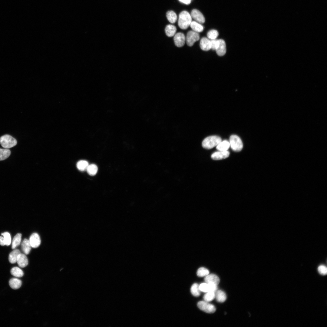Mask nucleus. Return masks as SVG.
Masks as SVG:
<instances>
[{
	"instance_id": "1",
	"label": "nucleus",
	"mask_w": 327,
	"mask_h": 327,
	"mask_svg": "<svg viewBox=\"0 0 327 327\" xmlns=\"http://www.w3.org/2000/svg\"><path fill=\"white\" fill-rule=\"evenodd\" d=\"M191 21L192 17L188 12L183 11L180 13L178 23L179 27L181 29H187L190 26Z\"/></svg>"
},
{
	"instance_id": "2",
	"label": "nucleus",
	"mask_w": 327,
	"mask_h": 327,
	"mask_svg": "<svg viewBox=\"0 0 327 327\" xmlns=\"http://www.w3.org/2000/svg\"><path fill=\"white\" fill-rule=\"evenodd\" d=\"M221 140V139L219 136H210L204 139L202 142V146L206 149H210L216 146Z\"/></svg>"
},
{
	"instance_id": "3",
	"label": "nucleus",
	"mask_w": 327,
	"mask_h": 327,
	"mask_svg": "<svg viewBox=\"0 0 327 327\" xmlns=\"http://www.w3.org/2000/svg\"><path fill=\"white\" fill-rule=\"evenodd\" d=\"M0 144L4 148L8 149L15 146L17 141L11 135L5 134L0 137Z\"/></svg>"
},
{
	"instance_id": "4",
	"label": "nucleus",
	"mask_w": 327,
	"mask_h": 327,
	"mask_svg": "<svg viewBox=\"0 0 327 327\" xmlns=\"http://www.w3.org/2000/svg\"><path fill=\"white\" fill-rule=\"evenodd\" d=\"M229 142L232 149L236 152L240 151L243 148V144L240 138L236 135H231L230 138Z\"/></svg>"
},
{
	"instance_id": "5",
	"label": "nucleus",
	"mask_w": 327,
	"mask_h": 327,
	"mask_svg": "<svg viewBox=\"0 0 327 327\" xmlns=\"http://www.w3.org/2000/svg\"><path fill=\"white\" fill-rule=\"evenodd\" d=\"M197 305L200 309L206 313H212L216 311V308L213 305L205 301H199Z\"/></svg>"
},
{
	"instance_id": "6",
	"label": "nucleus",
	"mask_w": 327,
	"mask_h": 327,
	"mask_svg": "<svg viewBox=\"0 0 327 327\" xmlns=\"http://www.w3.org/2000/svg\"><path fill=\"white\" fill-rule=\"evenodd\" d=\"M200 38V35L198 33L193 31H189L186 38V42L187 45L189 46H192L194 43L198 41Z\"/></svg>"
},
{
	"instance_id": "7",
	"label": "nucleus",
	"mask_w": 327,
	"mask_h": 327,
	"mask_svg": "<svg viewBox=\"0 0 327 327\" xmlns=\"http://www.w3.org/2000/svg\"><path fill=\"white\" fill-rule=\"evenodd\" d=\"M173 40L175 45L178 47H183L186 41L185 35L182 32L176 34L174 36Z\"/></svg>"
},
{
	"instance_id": "8",
	"label": "nucleus",
	"mask_w": 327,
	"mask_h": 327,
	"mask_svg": "<svg viewBox=\"0 0 327 327\" xmlns=\"http://www.w3.org/2000/svg\"><path fill=\"white\" fill-rule=\"evenodd\" d=\"M199 289L200 291L205 292L210 291L215 292L217 290V287L216 285L205 282L200 284L199 285Z\"/></svg>"
},
{
	"instance_id": "9",
	"label": "nucleus",
	"mask_w": 327,
	"mask_h": 327,
	"mask_svg": "<svg viewBox=\"0 0 327 327\" xmlns=\"http://www.w3.org/2000/svg\"><path fill=\"white\" fill-rule=\"evenodd\" d=\"M190 15L196 21L200 24H203L205 22V18L203 14L197 9L192 10Z\"/></svg>"
},
{
	"instance_id": "10",
	"label": "nucleus",
	"mask_w": 327,
	"mask_h": 327,
	"mask_svg": "<svg viewBox=\"0 0 327 327\" xmlns=\"http://www.w3.org/2000/svg\"><path fill=\"white\" fill-rule=\"evenodd\" d=\"M31 247L36 248L40 245L41 240L39 235L37 233H34L30 236L29 240Z\"/></svg>"
},
{
	"instance_id": "11",
	"label": "nucleus",
	"mask_w": 327,
	"mask_h": 327,
	"mask_svg": "<svg viewBox=\"0 0 327 327\" xmlns=\"http://www.w3.org/2000/svg\"><path fill=\"white\" fill-rule=\"evenodd\" d=\"M230 155V152L227 151H219L213 153L211 156V158L214 160H220L228 157Z\"/></svg>"
},
{
	"instance_id": "12",
	"label": "nucleus",
	"mask_w": 327,
	"mask_h": 327,
	"mask_svg": "<svg viewBox=\"0 0 327 327\" xmlns=\"http://www.w3.org/2000/svg\"><path fill=\"white\" fill-rule=\"evenodd\" d=\"M200 46L202 50L208 51L211 49V40L207 38L203 37L200 40Z\"/></svg>"
},
{
	"instance_id": "13",
	"label": "nucleus",
	"mask_w": 327,
	"mask_h": 327,
	"mask_svg": "<svg viewBox=\"0 0 327 327\" xmlns=\"http://www.w3.org/2000/svg\"><path fill=\"white\" fill-rule=\"evenodd\" d=\"M218 47L215 50L217 54L219 56L224 55L226 52V46L225 41L222 39H219Z\"/></svg>"
},
{
	"instance_id": "14",
	"label": "nucleus",
	"mask_w": 327,
	"mask_h": 327,
	"mask_svg": "<svg viewBox=\"0 0 327 327\" xmlns=\"http://www.w3.org/2000/svg\"><path fill=\"white\" fill-rule=\"evenodd\" d=\"M16 262L19 267L24 268L27 266L28 260L25 254L20 253L18 256Z\"/></svg>"
},
{
	"instance_id": "15",
	"label": "nucleus",
	"mask_w": 327,
	"mask_h": 327,
	"mask_svg": "<svg viewBox=\"0 0 327 327\" xmlns=\"http://www.w3.org/2000/svg\"><path fill=\"white\" fill-rule=\"evenodd\" d=\"M204 281L206 283L213 284L217 285L220 282V280L219 277L214 274H208L205 276Z\"/></svg>"
},
{
	"instance_id": "16",
	"label": "nucleus",
	"mask_w": 327,
	"mask_h": 327,
	"mask_svg": "<svg viewBox=\"0 0 327 327\" xmlns=\"http://www.w3.org/2000/svg\"><path fill=\"white\" fill-rule=\"evenodd\" d=\"M31 245L29 240L25 239L21 243V248L22 251L25 254H28L31 249Z\"/></svg>"
},
{
	"instance_id": "17",
	"label": "nucleus",
	"mask_w": 327,
	"mask_h": 327,
	"mask_svg": "<svg viewBox=\"0 0 327 327\" xmlns=\"http://www.w3.org/2000/svg\"><path fill=\"white\" fill-rule=\"evenodd\" d=\"M190 26L193 31L198 33L202 32L204 29L203 26L201 24L196 21H192Z\"/></svg>"
},
{
	"instance_id": "18",
	"label": "nucleus",
	"mask_w": 327,
	"mask_h": 327,
	"mask_svg": "<svg viewBox=\"0 0 327 327\" xmlns=\"http://www.w3.org/2000/svg\"><path fill=\"white\" fill-rule=\"evenodd\" d=\"M165 30V33L167 36L172 37L176 34L177 28L174 25L169 24L166 26Z\"/></svg>"
},
{
	"instance_id": "19",
	"label": "nucleus",
	"mask_w": 327,
	"mask_h": 327,
	"mask_svg": "<svg viewBox=\"0 0 327 327\" xmlns=\"http://www.w3.org/2000/svg\"><path fill=\"white\" fill-rule=\"evenodd\" d=\"M21 253L18 249H15L12 251L9 254L8 260L9 262L12 264L16 263L18 255Z\"/></svg>"
},
{
	"instance_id": "20",
	"label": "nucleus",
	"mask_w": 327,
	"mask_h": 327,
	"mask_svg": "<svg viewBox=\"0 0 327 327\" xmlns=\"http://www.w3.org/2000/svg\"><path fill=\"white\" fill-rule=\"evenodd\" d=\"M230 146L229 141L225 140L221 141L216 146V149L219 151H227Z\"/></svg>"
},
{
	"instance_id": "21",
	"label": "nucleus",
	"mask_w": 327,
	"mask_h": 327,
	"mask_svg": "<svg viewBox=\"0 0 327 327\" xmlns=\"http://www.w3.org/2000/svg\"><path fill=\"white\" fill-rule=\"evenodd\" d=\"M10 287L14 289H17L19 288L21 285V281L19 279L16 278L11 279L9 282Z\"/></svg>"
},
{
	"instance_id": "22",
	"label": "nucleus",
	"mask_w": 327,
	"mask_h": 327,
	"mask_svg": "<svg viewBox=\"0 0 327 327\" xmlns=\"http://www.w3.org/2000/svg\"><path fill=\"white\" fill-rule=\"evenodd\" d=\"M215 298L216 300L220 302L225 301L226 298V293L223 291L219 290L215 292Z\"/></svg>"
},
{
	"instance_id": "23",
	"label": "nucleus",
	"mask_w": 327,
	"mask_h": 327,
	"mask_svg": "<svg viewBox=\"0 0 327 327\" xmlns=\"http://www.w3.org/2000/svg\"><path fill=\"white\" fill-rule=\"evenodd\" d=\"M21 239V234L20 233L17 234L14 237L12 241V248L14 249L20 244Z\"/></svg>"
},
{
	"instance_id": "24",
	"label": "nucleus",
	"mask_w": 327,
	"mask_h": 327,
	"mask_svg": "<svg viewBox=\"0 0 327 327\" xmlns=\"http://www.w3.org/2000/svg\"><path fill=\"white\" fill-rule=\"evenodd\" d=\"M166 16L168 21L171 23H174L177 21V16L173 11H169L166 13Z\"/></svg>"
},
{
	"instance_id": "25",
	"label": "nucleus",
	"mask_w": 327,
	"mask_h": 327,
	"mask_svg": "<svg viewBox=\"0 0 327 327\" xmlns=\"http://www.w3.org/2000/svg\"><path fill=\"white\" fill-rule=\"evenodd\" d=\"M11 274L17 277H21L24 275V273L21 269L17 267L12 268L11 270Z\"/></svg>"
},
{
	"instance_id": "26",
	"label": "nucleus",
	"mask_w": 327,
	"mask_h": 327,
	"mask_svg": "<svg viewBox=\"0 0 327 327\" xmlns=\"http://www.w3.org/2000/svg\"><path fill=\"white\" fill-rule=\"evenodd\" d=\"M11 154V151L8 149L0 148V161L7 158Z\"/></svg>"
},
{
	"instance_id": "27",
	"label": "nucleus",
	"mask_w": 327,
	"mask_h": 327,
	"mask_svg": "<svg viewBox=\"0 0 327 327\" xmlns=\"http://www.w3.org/2000/svg\"><path fill=\"white\" fill-rule=\"evenodd\" d=\"M88 165V163L87 161L80 160L77 162L76 166L78 170L81 171H84L86 170Z\"/></svg>"
},
{
	"instance_id": "28",
	"label": "nucleus",
	"mask_w": 327,
	"mask_h": 327,
	"mask_svg": "<svg viewBox=\"0 0 327 327\" xmlns=\"http://www.w3.org/2000/svg\"><path fill=\"white\" fill-rule=\"evenodd\" d=\"M86 170L89 175L94 176L97 173V167L94 164H89Z\"/></svg>"
},
{
	"instance_id": "29",
	"label": "nucleus",
	"mask_w": 327,
	"mask_h": 327,
	"mask_svg": "<svg viewBox=\"0 0 327 327\" xmlns=\"http://www.w3.org/2000/svg\"><path fill=\"white\" fill-rule=\"evenodd\" d=\"M190 291L192 294L195 296L198 297L200 295L199 285L197 283H194L192 285Z\"/></svg>"
},
{
	"instance_id": "30",
	"label": "nucleus",
	"mask_w": 327,
	"mask_h": 327,
	"mask_svg": "<svg viewBox=\"0 0 327 327\" xmlns=\"http://www.w3.org/2000/svg\"><path fill=\"white\" fill-rule=\"evenodd\" d=\"M219 35L218 31L215 29H212L207 34V38L210 40L216 39Z\"/></svg>"
},
{
	"instance_id": "31",
	"label": "nucleus",
	"mask_w": 327,
	"mask_h": 327,
	"mask_svg": "<svg viewBox=\"0 0 327 327\" xmlns=\"http://www.w3.org/2000/svg\"><path fill=\"white\" fill-rule=\"evenodd\" d=\"M209 273V271L208 270L203 267L199 268L197 272V275L200 277L205 276L208 275Z\"/></svg>"
},
{
	"instance_id": "32",
	"label": "nucleus",
	"mask_w": 327,
	"mask_h": 327,
	"mask_svg": "<svg viewBox=\"0 0 327 327\" xmlns=\"http://www.w3.org/2000/svg\"><path fill=\"white\" fill-rule=\"evenodd\" d=\"M203 298L205 301L210 302L215 298V292L211 291L207 292L204 296Z\"/></svg>"
},
{
	"instance_id": "33",
	"label": "nucleus",
	"mask_w": 327,
	"mask_h": 327,
	"mask_svg": "<svg viewBox=\"0 0 327 327\" xmlns=\"http://www.w3.org/2000/svg\"><path fill=\"white\" fill-rule=\"evenodd\" d=\"M1 235L3 236L6 246L9 245L11 243V237L10 234L8 232L2 233Z\"/></svg>"
},
{
	"instance_id": "34",
	"label": "nucleus",
	"mask_w": 327,
	"mask_h": 327,
	"mask_svg": "<svg viewBox=\"0 0 327 327\" xmlns=\"http://www.w3.org/2000/svg\"><path fill=\"white\" fill-rule=\"evenodd\" d=\"M318 270L319 273L321 275H325L327 273V269L325 266L321 265L319 266Z\"/></svg>"
},
{
	"instance_id": "35",
	"label": "nucleus",
	"mask_w": 327,
	"mask_h": 327,
	"mask_svg": "<svg viewBox=\"0 0 327 327\" xmlns=\"http://www.w3.org/2000/svg\"><path fill=\"white\" fill-rule=\"evenodd\" d=\"M210 40L211 42V49L215 51L218 47L219 44V40L216 39Z\"/></svg>"
},
{
	"instance_id": "36",
	"label": "nucleus",
	"mask_w": 327,
	"mask_h": 327,
	"mask_svg": "<svg viewBox=\"0 0 327 327\" xmlns=\"http://www.w3.org/2000/svg\"><path fill=\"white\" fill-rule=\"evenodd\" d=\"M0 245L2 246L6 245L4 237L1 236H0Z\"/></svg>"
},
{
	"instance_id": "37",
	"label": "nucleus",
	"mask_w": 327,
	"mask_h": 327,
	"mask_svg": "<svg viewBox=\"0 0 327 327\" xmlns=\"http://www.w3.org/2000/svg\"><path fill=\"white\" fill-rule=\"evenodd\" d=\"M179 2L186 5L190 4L191 2V0H178Z\"/></svg>"
},
{
	"instance_id": "38",
	"label": "nucleus",
	"mask_w": 327,
	"mask_h": 327,
	"mask_svg": "<svg viewBox=\"0 0 327 327\" xmlns=\"http://www.w3.org/2000/svg\"></svg>"
}]
</instances>
